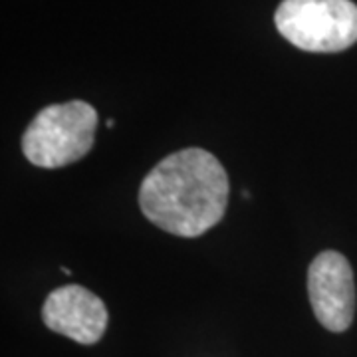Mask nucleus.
<instances>
[{
	"label": "nucleus",
	"instance_id": "1",
	"mask_svg": "<svg viewBox=\"0 0 357 357\" xmlns=\"http://www.w3.org/2000/svg\"><path fill=\"white\" fill-rule=\"evenodd\" d=\"M229 192V175L217 157L189 147L149 171L139 187V206L155 227L195 238L225 217Z\"/></svg>",
	"mask_w": 357,
	"mask_h": 357
},
{
	"label": "nucleus",
	"instance_id": "2",
	"mask_svg": "<svg viewBox=\"0 0 357 357\" xmlns=\"http://www.w3.org/2000/svg\"><path fill=\"white\" fill-rule=\"evenodd\" d=\"M98 112L82 100L54 103L30 121L22 135V153L32 165L58 169L72 165L91 151Z\"/></svg>",
	"mask_w": 357,
	"mask_h": 357
},
{
	"label": "nucleus",
	"instance_id": "3",
	"mask_svg": "<svg viewBox=\"0 0 357 357\" xmlns=\"http://www.w3.org/2000/svg\"><path fill=\"white\" fill-rule=\"evenodd\" d=\"M274 24L300 50L333 54L357 42V6L351 0H282Z\"/></svg>",
	"mask_w": 357,
	"mask_h": 357
},
{
	"label": "nucleus",
	"instance_id": "4",
	"mask_svg": "<svg viewBox=\"0 0 357 357\" xmlns=\"http://www.w3.org/2000/svg\"><path fill=\"white\" fill-rule=\"evenodd\" d=\"M307 296L318 321L333 333L345 332L356 316V282L347 258L319 252L307 268Z\"/></svg>",
	"mask_w": 357,
	"mask_h": 357
},
{
	"label": "nucleus",
	"instance_id": "5",
	"mask_svg": "<svg viewBox=\"0 0 357 357\" xmlns=\"http://www.w3.org/2000/svg\"><path fill=\"white\" fill-rule=\"evenodd\" d=\"M42 319L52 332L77 344L91 345L102 340L107 328V307L88 288L70 284L56 288L46 298Z\"/></svg>",
	"mask_w": 357,
	"mask_h": 357
},
{
	"label": "nucleus",
	"instance_id": "6",
	"mask_svg": "<svg viewBox=\"0 0 357 357\" xmlns=\"http://www.w3.org/2000/svg\"><path fill=\"white\" fill-rule=\"evenodd\" d=\"M62 272H64L66 276H70V274H72V270H70V268H66V266H62Z\"/></svg>",
	"mask_w": 357,
	"mask_h": 357
}]
</instances>
